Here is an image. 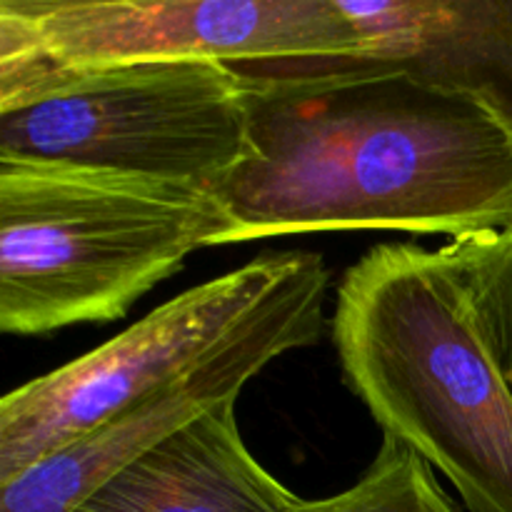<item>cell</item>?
Segmentation results:
<instances>
[{
  "instance_id": "cell-1",
  "label": "cell",
  "mask_w": 512,
  "mask_h": 512,
  "mask_svg": "<svg viewBox=\"0 0 512 512\" xmlns=\"http://www.w3.org/2000/svg\"><path fill=\"white\" fill-rule=\"evenodd\" d=\"M250 83L243 158L213 188L228 245L512 225V138L473 100L370 55L233 65Z\"/></svg>"
},
{
  "instance_id": "cell-9",
  "label": "cell",
  "mask_w": 512,
  "mask_h": 512,
  "mask_svg": "<svg viewBox=\"0 0 512 512\" xmlns=\"http://www.w3.org/2000/svg\"><path fill=\"white\" fill-rule=\"evenodd\" d=\"M303 503L250 453L235 403H225L110 475L70 512H295Z\"/></svg>"
},
{
  "instance_id": "cell-10",
  "label": "cell",
  "mask_w": 512,
  "mask_h": 512,
  "mask_svg": "<svg viewBox=\"0 0 512 512\" xmlns=\"http://www.w3.org/2000/svg\"><path fill=\"white\" fill-rule=\"evenodd\" d=\"M463 280L483 343L512 395V225L443 245Z\"/></svg>"
},
{
  "instance_id": "cell-11",
  "label": "cell",
  "mask_w": 512,
  "mask_h": 512,
  "mask_svg": "<svg viewBox=\"0 0 512 512\" xmlns=\"http://www.w3.org/2000/svg\"><path fill=\"white\" fill-rule=\"evenodd\" d=\"M295 512H458V508L420 455L398 440L385 438L353 488L333 498L305 500Z\"/></svg>"
},
{
  "instance_id": "cell-4",
  "label": "cell",
  "mask_w": 512,
  "mask_h": 512,
  "mask_svg": "<svg viewBox=\"0 0 512 512\" xmlns=\"http://www.w3.org/2000/svg\"><path fill=\"white\" fill-rule=\"evenodd\" d=\"M250 83L218 60L0 75V158L118 170L213 190L243 158Z\"/></svg>"
},
{
  "instance_id": "cell-6",
  "label": "cell",
  "mask_w": 512,
  "mask_h": 512,
  "mask_svg": "<svg viewBox=\"0 0 512 512\" xmlns=\"http://www.w3.org/2000/svg\"><path fill=\"white\" fill-rule=\"evenodd\" d=\"M293 253L255 258L175 295L90 353L0 400V485L68 448L218 345L288 273Z\"/></svg>"
},
{
  "instance_id": "cell-3",
  "label": "cell",
  "mask_w": 512,
  "mask_h": 512,
  "mask_svg": "<svg viewBox=\"0 0 512 512\" xmlns=\"http://www.w3.org/2000/svg\"><path fill=\"white\" fill-rule=\"evenodd\" d=\"M228 235V213L205 185L0 158V330L113 323Z\"/></svg>"
},
{
  "instance_id": "cell-5",
  "label": "cell",
  "mask_w": 512,
  "mask_h": 512,
  "mask_svg": "<svg viewBox=\"0 0 512 512\" xmlns=\"http://www.w3.org/2000/svg\"><path fill=\"white\" fill-rule=\"evenodd\" d=\"M340 0H0V75L138 60L365 55Z\"/></svg>"
},
{
  "instance_id": "cell-8",
  "label": "cell",
  "mask_w": 512,
  "mask_h": 512,
  "mask_svg": "<svg viewBox=\"0 0 512 512\" xmlns=\"http://www.w3.org/2000/svg\"><path fill=\"white\" fill-rule=\"evenodd\" d=\"M370 58L473 100L512 138V0H340Z\"/></svg>"
},
{
  "instance_id": "cell-2",
  "label": "cell",
  "mask_w": 512,
  "mask_h": 512,
  "mask_svg": "<svg viewBox=\"0 0 512 512\" xmlns=\"http://www.w3.org/2000/svg\"><path fill=\"white\" fill-rule=\"evenodd\" d=\"M330 330L385 438L440 470L470 512H512V395L448 255L373 248L340 280Z\"/></svg>"
},
{
  "instance_id": "cell-7",
  "label": "cell",
  "mask_w": 512,
  "mask_h": 512,
  "mask_svg": "<svg viewBox=\"0 0 512 512\" xmlns=\"http://www.w3.org/2000/svg\"><path fill=\"white\" fill-rule=\"evenodd\" d=\"M328 280L318 253L295 250L288 273L198 363L0 485V512H70L135 458L210 410L235 403L273 360L318 343Z\"/></svg>"
}]
</instances>
